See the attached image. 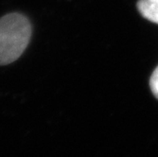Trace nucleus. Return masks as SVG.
I'll list each match as a JSON object with an SVG mask.
<instances>
[{"mask_svg":"<svg viewBox=\"0 0 158 157\" xmlns=\"http://www.w3.org/2000/svg\"><path fill=\"white\" fill-rule=\"evenodd\" d=\"M31 24L24 14L11 12L0 18V65L15 62L31 38Z\"/></svg>","mask_w":158,"mask_h":157,"instance_id":"nucleus-1","label":"nucleus"},{"mask_svg":"<svg viewBox=\"0 0 158 157\" xmlns=\"http://www.w3.org/2000/svg\"><path fill=\"white\" fill-rule=\"evenodd\" d=\"M137 10L144 18L158 24V0H139Z\"/></svg>","mask_w":158,"mask_h":157,"instance_id":"nucleus-2","label":"nucleus"},{"mask_svg":"<svg viewBox=\"0 0 158 157\" xmlns=\"http://www.w3.org/2000/svg\"><path fill=\"white\" fill-rule=\"evenodd\" d=\"M150 87L153 96L158 99V66L154 69L150 79Z\"/></svg>","mask_w":158,"mask_h":157,"instance_id":"nucleus-3","label":"nucleus"}]
</instances>
